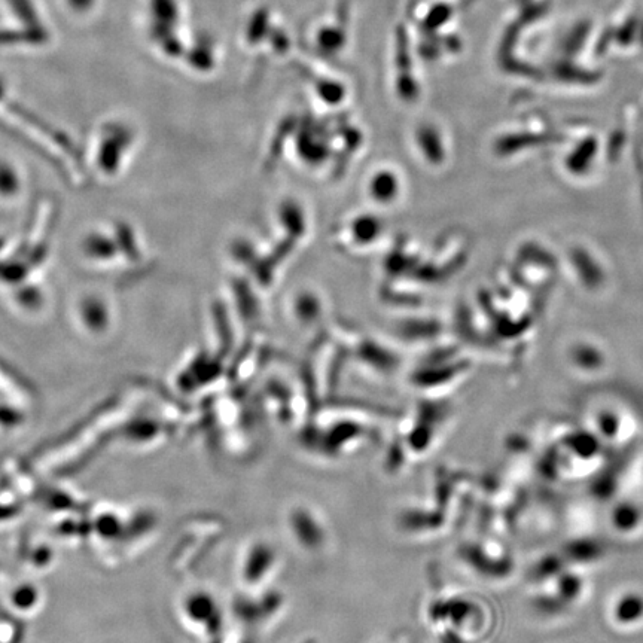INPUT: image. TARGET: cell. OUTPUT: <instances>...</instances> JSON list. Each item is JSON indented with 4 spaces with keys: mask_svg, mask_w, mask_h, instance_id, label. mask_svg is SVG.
<instances>
[{
    "mask_svg": "<svg viewBox=\"0 0 643 643\" xmlns=\"http://www.w3.org/2000/svg\"><path fill=\"white\" fill-rule=\"evenodd\" d=\"M288 609V596L279 588L259 591H240L231 603V615L246 632L270 630Z\"/></svg>",
    "mask_w": 643,
    "mask_h": 643,
    "instance_id": "obj_1",
    "label": "cell"
},
{
    "mask_svg": "<svg viewBox=\"0 0 643 643\" xmlns=\"http://www.w3.org/2000/svg\"><path fill=\"white\" fill-rule=\"evenodd\" d=\"M282 554L270 539L254 538L246 542L237 559L236 577L242 591L273 587L282 571Z\"/></svg>",
    "mask_w": 643,
    "mask_h": 643,
    "instance_id": "obj_2",
    "label": "cell"
},
{
    "mask_svg": "<svg viewBox=\"0 0 643 643\" xmlns=\"http://www.w3.org/2000/svg\"><path fill=\"white\" fill-rule=\"evenodd\" d=\"M292 542L307 556H322L331 545V529L325 515L306 502L292 505L285 517Z\"/></svg>",
    "mask_w": 643,
    "mask_h": 643,
    "instance_id": "obj_3",
    "label": "cell"
},
{
    "mask_svg": "<svg viewBox=\"0 0 643 643\" xmlns=\"http://www.w3.org/2000/svg\"><path fill=\"white\" fill-rule=\"evenodd\" d=\"M371 432L365 431L364 426L352 425H332L325 432H316L312 437L307 435L306 441H303L304 449L309 450L310 454L325 460H344L347 457H353L358 451L365 449L373 443Z\"/></svg>",
    "mask_w": 643,
    "mask_h": 643,
    "instance_id": "obj_4",
    "label": "cell"
},
{
    "mask_svg": "<svg viewBox=\"0 0 643 643\" xmlns=\"http://www.w3.org/2000/svg\"><path fill=\"white\" fill-rule=\"evenodd\" d=\"M8 3L11 14L18 21L24 23V30L33 45H41L47 41L48 32L39 14L38 3L36 0H5Z\"/></svg>",
    "mask_w": 643,
    "mask_h": 643,
    "instance_id": "obj_5",
    "label": "cell"
},
{
    "mask_svg": "<svg viewBox=\"0 0 643 643\" xmlns=\"http://www.w3.org/2000/svg\"><path fill=\"white\" fill-rule=\"evenodd\" d=\"M67 6L76 14H85L96 5V0H66Z\"/></svg>",
    "mask_w": 643,
    "mask_h": 643,
    "instance_id": "obj_6",
    "label": "cell"
},
{
    "mask_svg": "<svg viewBox=\"0 0 643 643\" xmlns=\"http://www.w3.org/2000/svg\"><path fill=\"white\" fill-rule=\"evenodd\" d=\"M642 605L641 600L638 599V597H633L632 600V608H636V606ZM621 606H624V608H630V597L629 599L624 600L623 603H621ZM642 609H632V614H638V612H641Z\"/></svg>",
    "mask_w": 643,
    "mask_h": 643,
    "instance_id": "obj_7",
    "label": "cell"
},
{
    "mask_svg": "<svg viewBox=\"0 0 643 643\" xmlns=\"http://www.w3.org/2000/svg\"><path fill=\"white\" fill-rule=\"evenodd\" d=\"M380 643H410L408 642L407 638H395V639H389V641L385 642H380Z\"/></svg>",
    "mask_w": 643,
    "mask_h": 643,
    "instance_id": "obj_8",
    "label": "cell"
}]
</instances>
